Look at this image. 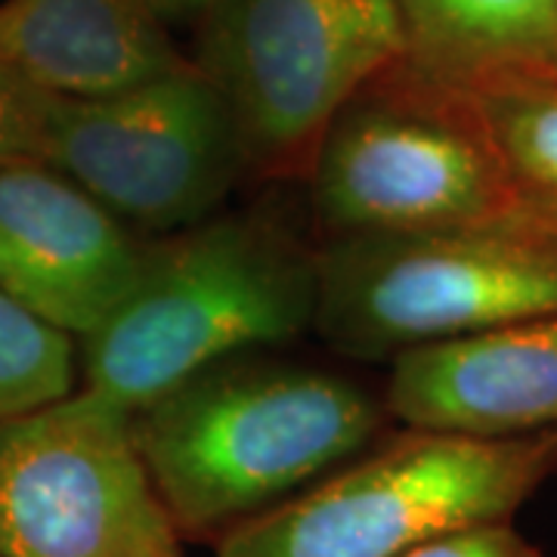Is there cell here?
I'll return each mask as SVG.
<instances>
[{
  "label": "cell",
  "instance_id": "1",
  "mask_svg": "<svg viewBox=\"0 0 557 557\" xmlns=\"http://www.w3.org/2000/svg\"><path fill=\"white\" fill-rule=\"evenodd\" d=\"M381 406L354 381L223 359L134 412V437L177 536H223L362 453Z\"/></svg>",
  "mask_w": 557,
  "mask_h": 557
},
{
  "label": "cell",
  "instance_id": "2",
  "mask_svg": "<svg viewBox=\"0 0 557 557\" xmlns=\"http://www.w3.org/2000/svg\"><path fill=\"white\" fill-rule=\"evenodd\" d=\"M317 251L248 214L149 245L127 298L84 341V387L131 416L205 369L317 319Z\"/></svg>",
  "mask_w": 557,
  "mask_h": 557
},
{
  "label": "cell",
  "instance_id": "3",
  "mask_svg": "<svg viewBox=\"0 0 557 557\" xmlns=\"http://www.w3.org/2000/svg\"><path fill=\"white\" fill-rule=\"evenodd\" d=\"M317 329L350 357H397L557 313V220H478L329 236L317 251Z\"/></svg>",
  "mask_w": 557,
  "mask_h": 557
},
{
  "label": "cell",
  "instance_id": "4",
  "mask_svg": "<svg viewBox=\"0 0 557 557\" xmlns=\"http://www.w3.org/2000/svg\"><path fill=\"white\" fill-rule=\"evenodd\" d=\"M557 474V431L468 437L406 428L218 539V557H403L428 539L515 520Z\"/></svg>",
  "mask_w": 557,
  "mask_h": 557
},
{
  "label": "cell",
  "instance_id": "5",
  "mask_svg": "<svg viewBox=\"0 0 557 557\" xmlns=\"http://www.w3.org/2000/svg\"><path fill=\"white\" fill-rule=\"evenodd\" d=\"M307 177L329 236L542 214L508 177L471 100L406 60L341 106Z\"/></svg>",
  "mask_w": 557,
  "mask_h": 557
},
{
  "label": "cell",
  "instance_id": "6",
  "mask_svg": "<svg viewBox=\"0 0 557 557\" xmlns=\"http://www.w3.org/2000/svg\"><path fill=\"white\" fill-rule=\"evenodd\" d=\"M201 72L239 127L251 171H307L344 102L406 60L399 0H218Z\"/></svg>",
  "mask_w": 557,
  "mask_h": 557
},
{
  "label": "cell",
  "instance_id": "7",
  "mask_svg": "<svg viewBox=\"0 0 557 557\" xmlns=\"http://www.w3.org/2000/svg\"><path fill=\"white\" fill-rule=\"evenodd\" d=\"M40 161L152 233L211 218L248 168L230 106L193 60L115 97L44 94Z\"/></svg>",
  "mask_w": 557,
  "mask_h": 557
},
{
  "label": "cell",
  "instance_id": "8",
  "mask_svg": "<svg viewBox=\"0 0 557 557\" xmlns=\"http://www.w3.org/2000/svg\"><path fill=\"white\" fill-rule=\"evenodd\" d=\"M134 416L90 387L0 424V557H171Z\"/></svg>",
  "mask_w": 557,
  "mask_h": 557
},
{
  "label": "cell",
  "instance_id": "9",
  "mask_svg": "<svg viewBox=\"0 0 557 557\" xmlns=\"http://www.w3.org/2000/svg\"><path fill=\"white\" fill-rule=\"evenodd\" d=\"M149 245L44 161L0 168V292L72 338L127 298Z\"/></svg>",
  "mask_w": 557,
  "mask_h": 557
},
{
  "label": "cell",
  "instance_id": "10",
  "mask_svg": "<svg viewBox=\"0 0 557 557\" xmlns=\"http://www.w3.org/2000/svg\"><path fill=\"white\" fill-rule=\"evenodd\" d=\"M384 409L406 428L468 437L557 431V313L403 350Z\"/></svg>",
  "mask_w": 557,
  "mask_h": 557
},
{
  "label": "cell",
  "instance_id": "11",
  "mask_svg": "<svg viewBox=\"0 0 557 557\" xmlns=\"http://www.w3.org/2000/svg\"><path fill=\"white\" fill-rule=\"evenodd\" d=\"M0 62L50 97L97 100L189 60L143 0H0Z\"/></svg>",
  "mask_w": 557,
  "mask_h": 557
},
{
  "label": "cell",
  "instance_id": "12",
  "mask_svg": "<svg viewBox=\"0 0 557 557\" xmlns=\"http://www.w3.org/2000/svg\"><path fill=\"white\" fill-rule=\"evenodd\" d=\"M406 62L465 94L557 72V0H399Z\"/></svg>",
  "mask_w": 557,
  "mask_h": 557
},
{
  "label": "cell",
  "instance_id": "13",
  "mask_svg": "<svg viewBox=\"0 0 557 557\" xmlns=\"http://www.w3.org/2000/svg\"><path fill=\"white\" fill-rule=\"evenodd\" d=\"M465 97L520 196L545 218L557 220V72L483 87Z\"/></svg>",
  "mask_w": 557,
  "mask_h": 557
},
{
  "label": "cell",
  "instance_id": "14",
  "mask_svg": "<svg viewBox=\"0 0 557 557\" xmlns=\"http://www.w3.org/2000/svg\"><path fill=\"white\" fill-rule=\"evenodd\" d=\"M75 391V341L0 292V424Z\"/></svg>",
  "mask_w": 557,
  "mask_h": 557
},
{
  "label": "cell",
  "instance_id": "15",
  "mask_svg": "<svg viewBox=\"0 0 557 557\" xmlns=\"http://www.w3.org/2000/svg\"><path fill=\"white\" fill-rule=\"evenodd\" d=\"M40 106L44 90L0 62V168L40 161Z\"/></svg>",
  "mask_w": 557,
  "mask_h": 557
},
{
  "label": "cell",
  "instance_id": "16",
  "mask_svg": "<svg viewBox=\"0 0 557 557\" xmlns=\"http://www.w3.org/2000/svg\"><path fill=\"white\" fill-rule=\"evenodd\" d=\"M403 557H545V552L511 520H493L428 539Z\"/></svg>",
  "mask_w": 557,
  "mask_h": 557
},
{
  "label": "cell",
  "instance_id": "17",
  "mask_svg": "<svg viewBox=\"0 0 557 557\" xmlns=\"http://www.w3.org/2000/svg\"><path fill=\"white\" fill-rule=\"evenodd\" d=\"M161 20H193V16H208V10L218 0H143Z\"/></svg>",
  "mask_w": 557,
  "mask_h": 557
},
{
  "label": "cell",
  "instance_id": "18",
  "mask_svg": "<svg viewBox=\"0 0 557 557\" xmlns=\"http://www.w3.org/2000/svg\"><path fill=\"white\" fill-rule=\"evenodd\" d=\"M171 557H183V555H180V552H177V555H171Z\"/></svg>",
  "mask_w": 557,
  "mask_h": 557
}]
</instances>
